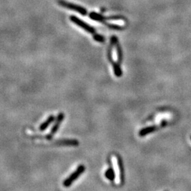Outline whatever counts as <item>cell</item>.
<instances>
[{
	"label": "cell",
	"instance_id": "6",
	"mask_svg": "<svg viewBox=\"0 0 191 191\" xmlns=\"http://www.w3.org/2000/svg\"><path fill=\"white\" fill-rule=\"evenodd\" d=\"M55 120V116L54 115H50L49 117L46 119V120L43 122V123L40 125L39 127L40 131H44L48 128V127L50 125V124L52 123V122Z\"/></svg>",
	"mask_w": 191,
	"mask_h": 191
},
{
	"label": "cell",
	"instance_id": "8",
	"mask_svg": "<svg viewBox=\"0 0 191 191\" xmlns=\"http://www.w3.org/2000/svg\"><path fill=\"white\" fill-rule=\"evenodd\" d=\"M58 145L66 146H77L79 142L77 140H62L57 142Z\"/></svg>",
	"mask_w": 191,
	"mask_h": 191
},
{
	"label": "cell",
	"instance_id": "3",
	"mask_svg": "<svg viewBox=\"0 0 191 191\" xmlns=\"http://www.w3.org/2000/svg\"><path fill=\"white\" fill-rule=\"evenodd\" d=\"M70 20L72 21L73 23H74L77 25H78L79 26L81 27L82 29H83L84 30H86L87 32L89 33V34H92L93 36L96 34V30L94 29L93 27H91V26H89V25H88L86 23H84V22H83L82 21L80 20L79 19L76 17V16H71Z\"/></svg>",
	"mask_w": 191,
	"mask_h": 191
},
{
	"label": "cell",
	"instance_id": "10",
	"mask_svg": "<svg viewBox=\"0 0 191 191\" xmlns=\"http://www.w3.org/2000/svg\"><path fill=\"white\" fill-rule=\"evenodd\" d=\"M118 164L119 167V171H120V181L121 183L124 181V169H123V161L120 157H118Z\"/></svg>",
	"mask_w": 191,
	"mask_h": 191
},
{
	"label": "cell",
	"instance_id": "1",
	"mask_svg": "<svg viewBox=\"0 0 191 191\" xmlns=\"http://www.w3.org/2000/svg\"><path fill=\"white\" fill-rule=\"evenodd\" d=\"M85 171V167L84 165H79L77 167V169L74 171V172L71 174V175L66 178L63 182V185L65 188L70 187V185L76 181V180L79 178V177L82 175V174Z\"/></svg>",
	"mask_w": 191,
	"mask_h": 191
},
{
	"label": "cell",
	"instance_id": "4",
	"mask_svg": "<svg viewBox=\"0 0 191 191\" xmlns=\"http://www.w3.org/2000/svg\"><path fill=\"white\" fill-rule=\"evenodd\" d=\"M64 118H65V115H64L63 113H60L58 114L57 119H56V121H55V123L53 125V126H52L50 134L48 135V136H47V138H48V139H51L52 136H53V135L56 133L57 131L58 130V129H59L61 123H62V120H64Z\"/></svg>",
	"mask_w": 191,
	"mask_h": 191
},
{
	"label": "cell",
	"instance_id": "7",
	"mask_svg": "<svg viewBox=\"0 0 191 191\" xmlns=\"http://www.w3.org/2000/svg\"><path fill=\"white\" fill-rule=\"evenodd\" d=\"M111 63L113 65V71H114L115 75L118 77H120L123 75V71H122V69L120 66V63L114 62V61L111 62Z\"/></svg>",
	"mask_w": 191,
	"mask_h": 191
},
{
	"label": "cell",
	"instance_id": "11",
	"mask_svg": "<svg viewBox=\"0 0 191 191\" xmlns=\"http://www.w3.org/2000/svg\"><path fill=\"white\" fill-rule=\"evenodd\" d=\"M93 39L95 40L96 41H97V42H100V43H103L104 42L105 38L103 36H102V35L97 34H96L95 35H93Z\"/></svg>",
	"mask_w": 191,
	"mask_h": 191
},
{
	"label": "cell",
	"instance_id": "5",
	"mask_svg": "<svg viewBox=\"0 0 191 191\" xmlns=\"http://www.w3.org/2000/svg\"><path fill=\"white\" fill-rule=\"evenodd\" d=\"M158 127H159V126H156V125H151V126L144 127V128L141 129L140 130L139 135L140 137H145L148 134L156 131Z\"/></svg>",
	"mask_w": 191,
	"mask_h": 191
},
{
	"label": "cell",
	"instance_id": "9",
	"mask_svg": "<svg viewBox=\"0 0 191 191\" xmlns=\"http://www.w3.org/2000/svg\"><path fill=\"white\" fill-rule=\"evenodd\" d=\"M105 176H106V178L109 180L110 181H113L115 178V171L113 170V168L110 167L108 169L106 170V172H105Z\"/></svg>",
	"mask_w": 191,
	"mask_h": 191
},
{
	"label": "cell",
	"instance_id": "12",
	"mask_svg": "<svg viewBox=\"0 0 191 191\" xmlns=\"http://www.w3.org/2000/svg\"><path fill=\"white\" fill-rule=\"evenodd\" d=\"M190 138H191V137H190Z\"/></svg>",
	"mask_w": 191,
	"mask_h": 191
},
{
	"label": "cell",
	"instance_id": "2",
	"mask_svg": "<svg viewBox=\"0 0 191 191\" xmlns=\"http://www.w3.org/2000/svg\"><path fill=\"white\" fill-rule=\"evenodd\" d=\"M58 3H59L60 6L67 8V9H69L75 11V12H77L78 13H81V14H82V15H87V10H86L84 8L78 6V5H77V4L68 3V2L63 1V0H59V1H58Z\"/></svg>",
	"mask_w": 191,
	"mask_h": 191
}]
</instances>
